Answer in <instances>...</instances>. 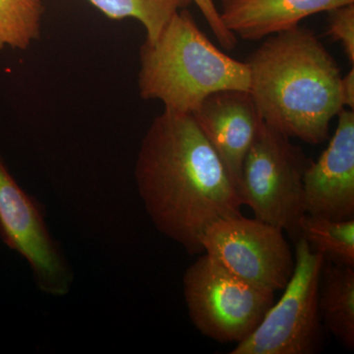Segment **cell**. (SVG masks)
<instances>
[{"mask_svg": "<svg viewBox=\"0 0 354 354\" xmlns=\"http://www.w3.org/2000/svg\"><path fill=\"white\" fill-rule=\"evenodd\" d=\"M183 295L191 322L221 344H241L274 304V292L230 274L205 253L186 269Z\"/></svg>", "mask_w": 354, "mask_h": 354, "instance_id": "cell-5", "label": "cell"}, {"mask_svg": "<svg viewBox=\"0 0 354 354\" xmlns=\"http://www.w3.org/2000/svg\"><path fill=\"white\" fill-rule=\"evenodd\" d=\"M295 271L278 302L252 334L235 344L232 354H314L323 348L318 306L323 256L300 237L295 242Z\"/></svg>", "mask_w": 354, "mask_h": 354, "instance_id": "cell-6", "label": "cell"}, {"mask_svg": "<svg viewBox=\"0 0 354 354\" xmlns=\"http://www.w3.org/2000/svg\"><path fill=\"white\" fill-rule=\"evenodd\" d=\"M329 145L304 177L305 214L330 220L354 218V111L342 109Z\"/></svg>", "mask_w": 354, "mask_h": 354, "instance_id": "cell-9", "label": "cell"}, {"mask_svg": "<svg viewBox=\"0 0 354 354\" xmlns=\"http://www.w3.org/2000/svg\"><path fill=\"white\" fill-rule=\"evenodd\" d=\"M191 115L239 189L244 158L263 121L250 92L214 93Z\"/></svg>", "mask_w": 354, "mask_h": 354, "instance_id": "cell-10", "label": "cell"}, {"mask_svg": "<svg viewBox=\"0 0 354 354\" xmlns=\"http://www.w3.org/2000/svg\"><path fill=\"white\" fill-rule=\"evenodd\" d=\"M153 225L188 253H203L207 228L242 215L239 189L189 113L165 109L147 130L135 165Z\"/></svg>", "mask_w": 354, "mask_h": 354, "instance_id": "cell-1", "label": "cell"}, {"mask_svg": "<svg viewBox=\"0 0 354 354\" xmlns=\"http://www.w3.org/2000/svg\"><path fill=\"white\" fill-rule=\"evenodd\" d=\"M192 2H194L199 8L200 12L206 20L207 24L211 28L214 36L216 37L221 48L227 50H234L239 39L232 32L228 31L221 22L215 0H192Z\"/></svg>", "mask_w": 354, "mask_h": 354, "instance_id": "cell-17", "label": "cell"}, {"mask_svg": "<svg viewBox=\"0 0 354 354\" xmlns=\"http://www.w3.org/2000/svg\"><path fill=\"white\" fill-rule=\"evenodd\" d=\"M223 24L245 41H260L297 27L314 14L354 3V0H218Z\"/></svg>", "mask_w": 354, "mask_h": 354, "instance_id": "cell-11", "label": "cell"}, {"mask_svg": "<svg viewBox=\"0 0 354 354\" xmlns=\"http://www.w3.org/2000/svg\"><path fill=\"white\" fill-rule=\"evenodd\" d=\"M106 17L113 20L132 18L146 31L147 43H153L172 16L187 8L192 0H88Z\"/></svg>", "mask_w": 354, "mask_h": 354, "instance_id": "cell-14", "label": "cell"}, {"mask_svg": "<svg viewBox=\"0 0 354 354\" xmlns=\"http://www.w3.org/2000/svg\"><path fill=\"white\" fill-rule=\"evenodd\" d=\"M250 92L266 124L319 145L344 108L339 64L315 32L297 27L268 37L246 60Z\"/></svg>", "mask_w": 354, "mask_h": 354, "instance_id": "cell-2", "label": "cell"}, {"mask_svg": "<svg viewBox=\"0 0 354 354\" xmlns=\"http://www.w3.org/2000/svg\"><path fill=\"white\" fill-rule=\"evenodd\" d=\"M341 99L344 108L353 109L354 108V69L351 66V71L346 75L342 77Z\"/></svg>", "mask_w": 354, "mask_h": 354, "instance_id": "cell-18", "label": "cell"}, {"mask_svg": "<svg viewBox=\"0 0 354 354\" xmlns=\"http://www.w3.org/2000/svg\"><path fill=\"white\" fill-rule=\"evenodd\" d=\"M0 236L27 261L39 290L55 297L68 295L73 270L46 225L41 205L16 183L1 153Z\"/></svg>", "mask_w": 354, "mask_h": 354, "instance_id": "cell-8", "label": "cell"}, {"mask_svg": "<svg viewBox=\"0 0 354 354\" xmlns=\"http://www.w3.org/2000/svg\"><path fill=\"white\" fill-rule=\"evenodd\" d=\"M311 162L290 137L262 121L242 165L239 192L243 206L295 242L305 215L304 177Z\"/></svg>", "mask_w": 354, "mask_h": 354, "instance_id": "cell-4", "label": "cell"}, {"mask_svg": "<svg viewBox=\"0 0 354 354\" xmlns=\"http://www.w3.org/2000/svg\"><path fill=\"white\" fill-rule=\"evenodd\" d=\"M140 97L192 114L214 93L250 91L246 62L225 55L201 31L189 11L174 14L153 43L140 48Z\"/></svg>", "mask_w": 354, "mask_h": 354, "instance_id": "cell-3", "label": "cell"}, {"mask_svg": "<svg viewBox=\"0 0 354 354\" xmlns=\"http://www.w3.org/2000/svg\"><path fill=\"white\" fill-rule=\"evenodd\" d=\"M203 253L230 274L256 288L283 290L295 271V258L281 228L243 215L221 218L201 239Z\"/></svg>", "mask_w": 354, "mask_h": 354, "instance_id": "cell-7", "label": "cell"}, {"mask_svg": "<svg viewBox=\"0 0 354 354\" xmlns=\"http://www.w3.org/2000/svg\"><path fill=\"white\" fill-rule=\"evenodd\" d=\"M327 34L341 44L351 66L354 64V3L328 11Z\"/></svg>", "mask_w": 354, "mask_h": 354, "instance_id": "cell-16", "label": "cell"}, {"mask_svg": "<svg viewBox=\"0 0 354 354\" xmlns=\"http://www.w3.org/2000/svg\"><path fill=\"white\" fill-rule=\"evenodd\" d=\"M41 0H0V51L26 50L41 36Z\"/></svg>", "mask_w": 354, "mask_h": 354, "instance_id": "cell-15", "label": "cell"}, {"mask_svg": "<svg viewBox=\"0 0 354 354\" xmlns=\"http://www.w3.org/2000/svg\"><path fill=\"white\" fill-rule=\"evenodd\" d=\"M299 232L300 237L326 262L354 267V218L335 221L305 214Z\"/></svg>", "mask_w": 354, "mask_h": 354, "instance_id": "cell-13", "label": "cell"}, {"mask_svg": "<svg viewBox=\"0 0 354 354\" xmlns=\"http://www.w3.org/2000/svg\"><path fill=\"white\" fill-rule=\"evenodd\" d=\"M323 327L354 348V267L324 262L318 290Z\"/></svg>", "mask_w": 354, "mask_h": 354, "instance_id": "cell-12", "label": "cell"}]
</instances>
